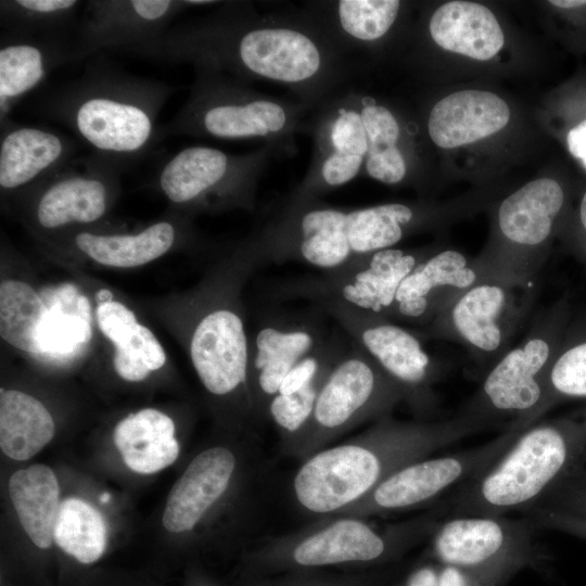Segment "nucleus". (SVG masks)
Wrapping results in <instances>:
<instances>
[{"label":"nucleus","mask_w":586,"mask_h":586,"mask_svg":"<svg viewBox=\"0 0 586 586\" xmlns=\"http://www.w3.org/2000/svg\"><path fill=\"white\" fill-rule=\"evenodd\" d=\"M124 168L95 154L76 157L27 189L35 225L44 231L88 226L109 212Z\"/></svg>","instance_id":"nucleus-17"},{"label":"nucleus","mask_w":586,"mask_h":586,"mask_svg":"<svg viewBox=\"0 0 586 586\" xmlns=\"http://www.w3.org/2000/svg\"><path fill=\"white\" fill-rule=\"evenodd\" d=\"M429 31L442 49L480 61L494 58L505 43L494 13L470 1H450L438 7L430 18Z\"/></svg>","instance_id":"nucleus-27"},{"label":"nucleus","mask_w":586,"mask_h":586,"mask_svg":"<svg viewBox=\"0 0 586 586\" xmlns=\"http://www.w3.org/2000/svg\"><path fill=\"white\" fill-rule=\"evenodd\" d=\"M327 340L308 322H270L258 330L251 349L249 384L256 418L268 419V407L284 377Z\"/></svg>","instance_id":"nucleus-22"},{"label":"nucleus","mask_w":586,"mask_h":586,"mask_svg":"<svg viewBox=\"0 0 586 586\" xmlns=\"http://www.w3.org/2000/svg\"><path fill=\"white\" fill-rule=\"evenodd\" d=\"M114 346L115 371L126 381H142L166 362L162 344L148 327L140 323Z\"/></svg>","instance_id":"nucleus-38"},{"label":"nucleus","mask_w":586,"mask_h":586,"mask_svg":"<svg viewBox=\"0 0 586 586\" xmlns=\"http://www.w3.org/2000/svg\"><path fill=\"white\" fill-rule=\"evenodd\" d=\"M530 517L510 519L457 515L442 520L432 534L433 561L469 572L492 586H505L526 568L540 569L546 555Z\"/></svg>","instance_id":"nucleus-10"},{"label":"nucleus","mask_w":586,"mask_h":586,"mask_svg":"<svg viewBox=\"0 0 586 586\" xmlns=\"http://www.w3.org/2000/svg\"><path fill=\"white\" fill-rule=\"evenodd\" d=\"M440 563L436 561L418 565L398 586H438Z\"/></svg>","instance_id":"nucleus-43"},{"label":"nucleus","mask_w":586,"mask_h":586,"mask_svg":"<svg viewBox=\"0 0 586 586\" xmlns=\"http://www.w3.org/2000/svg\"><path fill=\"white\" fill-rule=\"evenodd\" d=\"M509 118V106L497 94L462 90L434 104L428 119V132L437 146L453 149L498 132Z\"/></svg>","instance_id":"nucleus-26"},{"label":"nucleus","mask_w":586,"mask_h":586,"mask_svg":"<svg viewBox=\"0 0 586 586\" xmlns=\"http://www.w3.org/2000/svg\"><path fill=\"white\" fill-rule=\"evenodd\" d=\"M400 403L402 388L355 344L331 368L307 424L283 454L304 460L352 429L391 416Z\"/></svg>","instance_id":"nucleus-9"},{"label":"nucleus","mask_w":586,"mask_h":586,"mask_svg":"<svg viewBox=\"0 0 586 586\" xmlns=\"http://www.w3.org/2000/svg\"><path fill=\"white\" fill-rule=\"evenodd\" d=\"M179 233L180 227L175 221L163 219L135 233L80 231L73 237V244L100 265L132 268L166 254L178 241Z\"/></svg>","instance_id":"nucleus-29"},{"label":"nucleus","mask_w":586,"mask_h":586,"mask_svg":"<svg viewBox=\"0 0 586 586\" xmlns=\"http://www.w3.org/2000/svg\"><path fill=\"white\" fill-rule=\"evenodd\" d=\"M584 537H585V539H586V526H585V528H584Z\"/></svg>","instance_id":"nucleus-47"},{"label":"nucleus","mask_w":586,"mask_h":586,"mask_svg":"<svg viewBox=\"0 0 586 586\" xmlns=\"http://www.w3.org/2000/svg\"><path fill=\"white\" fill-rule=\"evenodd\" d=\"M151 59L190 64L246 84L282 85L311 107L330 97L354 65L302 11L263 15L252 3L238 1L173 25Z\"/></svg>","instance_id":"nucleus-1"},{"label":"nucleus","mask_w":586,"mask_h":586,"mask_svg":"<svg viewBox=\"0 0 586 586\" xmlns=\"http://www.w3.org/2000/svg\"><path fill=\"white\" fill-rule=\"evenodd\" d=\"M241 469L240 454L231 446L214 445L196 454L169 492L164 527L175 534L194 531L230 496Z\"/></svg>","instance_id":"nucleus-20"},{"label":"nucleus","mask_w":586,"mask_h":586,"mask_svg":"<svg viewBox=\"0 0 586 586\" xmlns=\"http://www.w3.org/2000/svg\"><path fill=\"white\" fill-rule=\"evenodd\" d=\"M77 0H1V31L18 36L73 35Z\"/></svg>","instance_id":"nucleus-35"},{"label":"nucleus","mask_w":586,"mask_h":586,"mask_svg":"<svg viewBox=\"0 0 586 586\" xmlns=\"http://www.w3.org/2000/svg\"><path fill=\"white\" fill-rule=\"evenodd\" d=\"M174 91L165 81L99 61L43 99L41 112L71 129L92 154L125 169L161 141L157 117Z\"/></svg>","instance_id":"nucleus-3"},{"label":"nucleus","mask_w":586,"mask_h":586,"mask_svg":"<svg viewBox=\"0 0 586 586\" xmlns=\"http://www.w3.org/2000/svg\"><path fill=\"white\" fill-rule=\"evenodd\" d=\"M74 62L73 35L18 36L1 31L0 122L59 66Z\"/></svg>","instance_id":"nucleus-24"},{"label":"nucleus","mask_w":586,"mask_h":586,"mask_svg":"<svg viewBox=\"0 0 586 586\" xmlns=\"http://www.w3.org/2000/svg\"><path fill=\"white\" fill-rule=\"evenodd\" d=\"M356 97L368 139L364 169L377 181L398 184L408 173L407 156L400 148L402 126L398 118L373 97L357 92Z\"/></svg>","instance_id":"nucleus-32"},{"label":"nucleus","mask_w":586,"mask_h":586,"mask_svg":"<svg viewBox=\"0 0 586 586\" xmlns=\"http://www.w3.org/2000/svg\"><path fill=\"white\" fill-rule=\"evenodd\" d=\"M441 518L437 509L385 525L361 517L320 518L301 530L265 539L249 556V563L265 575L332 566L379 569L430 538Z\"/></svg>","instance_id":"nucleus-6"},{"label":"nucleus","mask_w":586,"mask_h":586,"mask_svg":"<svg viewBox=\"0 0 586 586\" xmlns=\"http://www.w3.org/2000/svg\"><path fill=\"white\" fill-rule=\"evenodd\" d=\"M301 101L270 97L222 73L194 69V80L180 110L160 125L161 141L173 136L222 140L258 139L280 155L296 153L295 135L306 132Z\"/></svg>","instance_id":"nucleus-7"},{"label":"nucleus","mask_w":586,"mask_h":586,"mask_svg":"<svg viewBox=\"0 0 586 586\" xmlns=\"http://www.w3.org/2000/svg\"><path fill=\"white\" fill-rule=\"evenodd\" d=\"M438 586H492L461 569L440 563Z\"/></svg>","instance_id":"nucleus-42"},{"label":"nucleus","mask_w":586,"mask_h":586,"mask_svg":"<svg viewBox=\"0 0 586 586\" xmlns=\"http://www.w3.org/2000/svg\"><path fill=\"white\" fill-rule=\"evenodd\" d=\"M578 221L581 230L585 234V243L577 250V255L582 260L586 263V191L582 196L579 207H578Z\"/></svg>","instance_id":"nucleus-45"},{"label":"nucleus","mask_w":586,"mask_h":586,"mask_svg":"<svg viewBox=\"0 0 586 586\" xmlns=\"http://www.w3.org/2000/svg\"><path fill=\"white\" fill-rule=\"evenodd\" d=\"M534 300L530 286L485 280L445 307L420 336L459 344L476 362L491 367L511 346Z\"/></svg>","instance_id":"nucleus-14"},{"label":"nucleus","mask_w":586,"mask_h":586,"mask_svg":"<svg viewBox=\"0 0 586 586\" xmlns=\"http://www.w3.org/2000/svg\"><path fill=\"white\" fill-rule=\"evenodd\" d=\"M584 466L586 406L521 429L489 468L450 492L436 509L442 517L526 513Z\"/></svg>","instance_id":"nucleus-5"},{"label":"nucleus","mask_w":586,"mask_h":586,"mask_svg":"<svg viewBox=\"0 0 586 586\" xmlns=\"http://www.w3.org/2000/svg\"><path fill=\"white\" fill-rule=\"evenodd\" d=\"M533 509H546L586 519V466L557 485Z\"/></svg>","instance_id":"nucleus-40"},{"label":"nucleus","mask_w":586,"mask_h":586,"mask_svg":"<svg viewBox=\"0 0 586 586\" xmlns=\"http://www.w3.org/2000/svg\"><path fill=\"white\" fill-rule=\"evenodd\" d=\"M573 317L563 296L544 308L525 335L487 370L479 388L458 415L482 430L506 424L524 429L540 419L546 397L545 378Z\"/></svg>","instance_id":"nucleus-8"},{"label":"nucleus","mask_w":586,"mask_h":586,"mask_svg":"<svg viewBox=\"0 0 586 586\" xmlns=\"http://www.w3.org/2000/svg\"><path fill=\"white\" fill-rule=\"evenodd\" d=\"M422 214L398 202L346 209L318 199H288L245 251L254 263L301 262L332 270L357 256L394 247L423 221Z\"/></svg>","instance_id":"nucleus-4"},{"label":"nucleus","mask_w":586,"mask_h":586,"mask_svg":"<svg viewBox=\"0 0 586 586\" xmlns=\"http://www.w3.org/2000/svg\"><path fill=\"white\" fill-rule=\"evenodd\" d=\"M480 431L458 413L440 421L385 416L348 441L302 460L290 483L291 500L311 518L339 515L403 467Z\"/></svg>","instance_id":"nucleus-2"},{"label":"nucleus","mask_w":586,"mask_h":586,"mask_svg":"<svg viewBox=\"0 0 586 586\" xmlns=\"http://www.w3.org/2000/svg\"><path fill=\"white\" fill-rule=\"evenodd\" d=\"M342 354L327 362L315 378L298 392L291 395L277 394L271 399L268 407V419H271L278 429L280 447L283 453L307 424L313 413L318 393L331 368Z\"/></svg>","instance_id":"nucleus-37"},{"label":"nucleus","mask_w":586,"mask_h":586,"mask_svg":"<svg viewBox=\"0 0 586 586\" xmlns=\"http://www.w3.org/2000/svg\"><path fill=\"white\" fill-rule=\"evenodd\" d=\"M520 431L506 430L479 446L411 462L339 515H388L435 502L444 494L482 474L508 449Z\"/></svg>","instance_id":"nucleus-15"},{"label":"nucleus","mask_w":586,"mask_h":586,"mask_svg":"<svg viewBox=\"0 0 586 586\" xmlns=\"http://www.w3.org/2000/svg\"><path fill=\"white\" fill-rule=\"evenodd\" d=\"M47 315L43 301L28 283L15 279L1 282L0 335L8 344L26 353H39Z\"/></svg>","instance_id":"nucleus-34"},{"label":"nucleus","mask_w":586,"mask_h":586,"mask_svg":"<svg viewBox=\"0 0 586 586\" xmlns=\"http://www.w3.org/2000/svg\"><path fill=\"white\" fill-rule=\"evenodd\" d=\"M387 574L379 569L353 570L344 573L303 571L283 573L276 577L265 575L253 586H384Z\"/></svg>","instance_id":"nucleus-39"},{"label":"nucleus","mask_w":586,"mask_h":586,"mask_svg":"<svg viewBox=\"0 0 586 586\" xmlns=\"http://www.w3.org/2000/svg\"><path fill=\"white\" fill-rule=\"evenodd\" d=\"M566 142L570 153L586 169V119L569 131Z\"/></svg>","instance_id":"nucleus-44"},{"label":"nucleus","mask_w":586,"mask_h":586,"mask_svg":"<svg viewBox=\"0 0 586 586\" xmlns=\"http://www.w3.org/2000/svg\"><path fill=\"white\" fill-rule=\"evenodd\" d=\"M485 280L494 279L477 258L453 249L432 252L400 283L390 319L428 324L464 291Z\"/></svg>","instance_id":"nucleus-21"},{"label":"nucleus","mask_w":586,"mask_h":586,"mask_svg":"<svg viewBox=\"0 0 586 586\" xmlns=\"http://www.w3.org/2000/svg\"><path fill=\"white\" fill-rule=\"evenodd\" d=\"M53 539L64 552L80 563H93L106 547V523L90 504L69 497L60 505Z\"/></svg>","instance_id":"nucleus-36"},{"label":"nucleus","mask_w":586,"mask_h":586,"mask_svg":"<svg viewBox=\"0 0 586 586\" xmlns=\"http://www.w3.org/2000/svg\"><path fill=\"white\" fill-rule=\"evenodd\" d=\"M114 443L125 464L141 474L167 468L180 453L173 419L154 408L141 409L120 420L114 430Z\"/></svg>","instance_id":"nucleus-28"},{"label":"nucleus","mask_w":586,"mask_h":586,"mask_svg":"<svg viewBox=\"0 0 586 586\" xmlns=\"http://www.w3.org/2000/svg\"><path fill=\"white\" fill-rule=\"evenodd\" d=\"M216 1L91 0L85 2L73 34L74 62L103 49L152 58L157 44L182 11Z\"/></svg>","instance_id":"nucleus-16"},{"label":"nucleus","mask_w":586,"mask_h":586,"mask_svg":"<svg viewBox=\"0 0 586 586\" xmlns=\"http://www.w3.org/2000/svg\"><path fill=\"white\" fill-rule=\"evenodd\" d=\"M398 0L313 1L301 10L346 56L383 39L398 18Z\"/></svg>","instance_id":"nucleus-25"},{"label":"nucleus","mask_w":586,"mask_h":586,"mask_svg":"<svg viewBox=\"0 0 586 586\" xmlns=\"http://www.w3.org/2000/svg\"><path fill=\"white\" fill-rule=\"evenodd\" d=\"M55 424L44 405L17 390H0V447L14 460H27L54 436Z\"/></svg>","instance_id":"nucleus-31"},{"label":"nucleus","mask_w":586,"mask_h":586,"mask_svg":"<svg viewBox=\"0 0 586 586\" xmlns=\"http://www.w3.org/2000/svg\"><path fill=\"white\" fill-rule=\"evenodd\" d=\"M564 204V191L551 178L530 181L502 200L497 211L498 243L476 257L492 279L530 286L544 266Z\"/></svg>","instance_id":"nucleus-13"},{"label":"nucleus","mask_w":586,"mask_h":586,"mask_svg":"<svg viewBox=\"0 0 586 586\" xmlns=\"http://www.w3.org/2000/svg\"><path fill=\"white\" fill-rule=\"evenodd\" d=\"M311 301L320 304L402 388L405 404L416 419L432 420L438 409L434 386L441 378V369L425 351L420 335L335 296H318Z\"/></svg>","instance_id":"nucleus-12"},{"label":"nucleus","mask_w":586,"mask_h":586,"mask_svg":"<svg viewBox=\"0 0 586 586\" xmlns=\"http://www.w3.org/2000/svg\"><path fill=\"white\" fill-rule=\"evenodd\" d=\"M431 253L396 247L357 256L318 278H306L282 288V294L313 300L335 296L368 313L391 318L400 283Z\"/></svg>","instance_id":"nucleus-18"},{"label":"nucleus","mask_w":586,"mask_h":586,"mask_svg":"<svg viewBox=\"0 0 586 586\" xmlns=\"http://www.w3.org/2000/svg\"><path fill=\"white\" fill-rule=\"evenodd\" d=\"M97 320L101 333L117 344L139 322L136 315L126 305L116 301L102 302L97 308Z\"/></svg>","instance_id":"nucleus-41"},{"label":"nucleus","mask_w":586,"mask_h":586,"mask_svg":"<svg viewBox=\"0 0 586 586\" xmlns=\"http://www.w3.org/2000/svg\"><path fill=\"white\" fill-rule=\"evenodd\" d=\"M9 495L20 523L30 540L41 549L51 547L60 508V488L52 469L42 463L14 472Z\"/></svg>","instance_id":"nucleus-30"},{"label":"nucleus","mask_w":586,"mask_h":586,"mask_svg":"<svg viewBox=\"0 0 586 586\" xmlns=\"http://www.w3.org/2000/svg\"><path fill=\"white\" fill-rule=\"evenodd\" d=\"M276 155H280L276 149L264 144L243 154L206 145L187 146L158 169L157 187L176 206L253 209L258 181Z\"/></svg>","instance_id":"nucleus-11"},{"label":"nucleus","mask_w":586,"mask_h":586,"mask_svg":"<svg viewBox=\"0 0 586 586\" xmlns=\"http://www.w3.org/2000/svg\"><path fill=\"white\" fill-rule=\"evenodd\" d=\"M0 123L2 192L27 190L76 158V143L58 131L11 118Z\"/></svg>","instance_id":"nucleus-23"},{"label":"nucleus","mask_w":586,"mask_h":586,"mask_svg":"<svg viewBox=\"0 0 586 586\" xmlns=\"http://www.w3.org/2000/svg\"><path fill=\"white\" fill-rule=\"evenodd\" d=\"M189 353L203 387L213 397H238L254 412L249 384L251 349L238 308L221 303L206 308L193 326Z\"/></svg>","instance_id":"nucleus-19"},{"label":"nucleus","mask_w":586,"mask_h":586,"mask_svg":"<svg viewBox=\"0 0 586 586\" xmlns=\"http://www.w3.org/2000/svg\"><path fill=\"white\" fill-rule=\"evenodd\" d=\"M550 3L559 8L571 9V8L585 5L586 1L584 0H553V1H550Z\"/></svg>","instance_id":"nucleus-46"},{"label":"nucleus","mask_w":586,"mask_h":586,"mask_svg":"<svg viewBox=\"0 0 586 586\" xmlns=\"http://www.w3.org/2000/svg\"><path fill=\"white\" fill-rule=\"evenodd\" d=\"M540 418L568 400H586V311L572 317L545 378Z\"/></svg>","instance_id":"nucleus-33"}]
</instances>
